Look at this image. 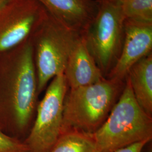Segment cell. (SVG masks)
<instances>
[{"label":"cell","mask_w":152,"mask_h":152,"mask_svg":"<svg viewBox=\"0 0 152 152\" xmlns=\"http://www.w3.org/2000/svg\"><path fill=\"white\" fill-rule=\"evenodd\" d=\"M37 77L30 38L0 56V126L24 140L38 104Z\"/></svg>","instance_id":"6da1fadb"},{"label":"cell","mask_w":152,"mask_h":152,"mask_svg":"<svg viewBox=\"0 0 152 152\" xmlns=\"http://www.w3.org/2000/svg\"><path fill=\"white\" fill-rule=\"evenodd\" d=\"M125 79L126 84L118 101L103 124L92 134L98 152H114L152 139V116L137 102L129 81Z\"/></svg>","instance_id":"7a4b0ae2"},{"label":"cell","mask_w":152,"mask_h":152,"mask_svg":"<svg viewBox=\"0 0 152 152\" xmlns=\"http://www.w3.org/2000/svg\"><path fill=\"white\" fill-rule=\"evenodd\" d=\"M120 83L104 78L92 85L70 88L64 102L61 132L74 129L93 134L97 130L114 106Z\"/></svg>","instance_id":"3957f363"},{"label":"cell","mask_w":152,"mask_h":152,"mask_svg":"<svg viewBox=\"0 0 152 152\" xmlns=\"http://www.w3.org/2000/svg\"><path fill=\"white\" fill-rule=\"evenodd\" d=\"M81 36L63 26L49 14L33 33L30 39L38 94L55 77L64 73L71 52Z\"/></svg>","instance_id":"277c9868"},{"label":"cell","mask_w":152,"mask_h":152,"mask_svg":"<svg viewBox=\"0 0 152 152\" xmlns=\"http://www.w3.org/2000/svg\"><path fill=\"white\" fill-rule=\"evenodd\" d=\"M96 15L82 34L103 74L109 73L120 56L125 38L122 0H98Z\"/></svg>","instance_id":"5b68a950"},{"label":"cell","mask_w":152,"mask_h":152,"mask_svg":"<svg viewBox=\"0 0 152 152\" xmlns=\"http://www.w3.org/2000/svg\"><path fill=\"white\" fill-rule=\"evenodd\" d=\"M68 85L64 73L55 77L38 102L24 142L30 152H50L61 133Z\"/></svg>","instance_id":"8992f818"},{"label":"cell","mask_w":152,"mask_h":152,"mask_svg":"<svg viewBox=\"0 0 152 152\" xmlns=\"http://www.w3.org/2000/svg\"><path fill=\"white\" fill-rule=\"evenodd\" d=\"M36 0H12L0 10V56L31 37L48 16Z\"/></svg>","instance_id":"52a82bcc"},{"label":"cell","mask_w":152,"mask_h":152,"mask_svg":"<svg viewBox=\"0 0 152 152\" xmlns=\"http://www.w3.org/2000/svg\"><path fill=\"white\" fill-rule=\"evenodd\" d=\"M152 23L125 20V38L120 56L109 72V78L121 82L131 67L152 53Z\"/></svg>","instance_id":"ba28073f"},{"label":"cell","mask_w":152,"mask_h":152,"mask_svg":"<svg viewBox=\"0 0 152 152\" xmlns=\"http://www.w3.org/2000/svg\"><path fill=\"white\" fill-rule=\"evenodd\" d=\"M52 17L71 31L82 35L98 12V0H36Z\"/></svg>","instance_id":"9c48e42d"},{"label":"cell","mask_w":152,"mask_h":152,"mask_svg":"<svg viewBox=\"0 0 152 152\" xmlns=\"http://www.w3.org/2000/svg\"><path fill=\"white\" fill-rule=\"evenodd\" d=\"M64 74L70 88L92 85L104 78L82 35L71 52Z\"/></svg>","instance_id":"30bf717a"},{"label":"cell","mask_w":152,"mask_h":152,"mask_svg":"<svg viewBox=\"0 0 152 152\" xmlns=\"http://www.w3.org/2000/svg\"><path fill=\"white\" fill-rule=\"evenodd\" d=\"M137 102L147 114H152V54L133 65L126 77Z\"/></svg>","instance_id":"8fae6325"},{"label":"cell","mask_w":152,"mask_h":152,"mask_svg":"<svg viewBox=\"0 0 152 152\" xmlns=\"http://www.w3.org/2000/svg\"><path fill=\"white\" fill-rule=\"evenodd\" d=\"M50 152H98L92 134L71 129L62 132Z\"/></svg>","instance_id":"7c38bea8"},{"label":"cell","mask_w":152,"mask_h":152,"mask_svg":"<svg viewBox=\"0 0 152 152\" xmlns=\"http://www.w3.org/2000/svg\"><path fill=\"white\" fill-rule=\"evenodd\" d=\"M125 19L152 23V0H122Z\"/></svg>","instance_id":"4fadbf2b"},{"label":"cell","mask_w":152,"mask_h":152,"mask_svg":"<svg viewBox=\"0 0 152 152\" xmlns=\"http://www.w3.org/2000/svg\"><path fill=\"white\" fill-rule=\"evenodd\" d=\"M0 152H30L23 140L7 134L0 126Z\"/></svg>","instance_id":"5bb4252c"},{"label":"cell","mask_w":152,"mask_h":152,"mask_svg":"<svg viewBox=\"0 0 152 152\" xmlns=\"http://www.w3.org/2000/svg\"><path fill=\"white\" fill-rule=\"evenodd\" d=\"M149 141H143L119 149L114 152H142L144 147Z\"/></svg>","instance_id":"9a60e30c"},{"label":"cell","mask_w":152,"mask_h":152,"mask_svg":"<svg viewBox=\"0 0 152 152\" xmlns=\"http://www.w3.org/2000/svg\"><path fill=\"white\" fill-rule=\"evenodd\" d=\"M12 0H0V10Z\"/></svg>","instance_id":"2e32d148"}]
</instances>
